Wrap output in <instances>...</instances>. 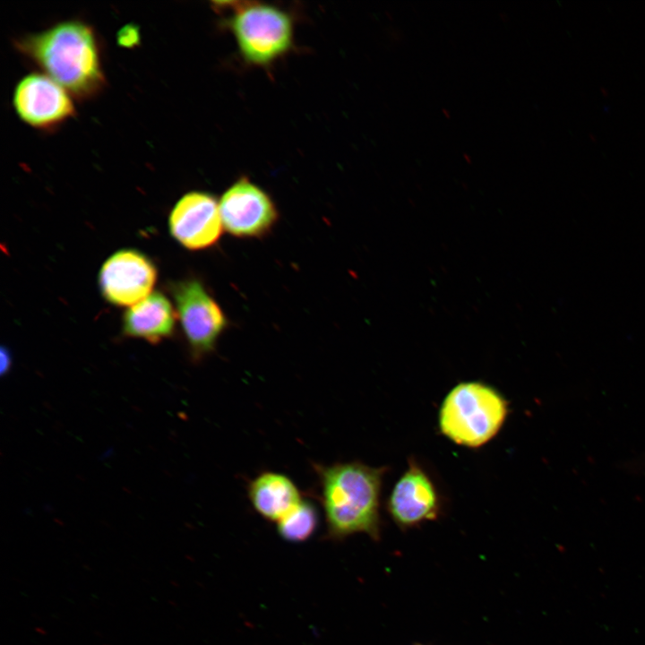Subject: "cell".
Returning <instances> with one entry per match:
<instances>
[{"instance_id": "6", "label": "cell", "mask_w": 645, "mask_h": 645, "mask_svg": "<svg viewBox=\"0 0 645 645\" xmlns=\"http://www.w3.org/2000/svg\"><path fill=\"white\" fill-rule=\"evenodd\" d=\"M219 206L224 229L236 237L264 236L279 219L270 195L244 176L223 193Z\"/></svg>"}, {"instance_id": "14", "label": "cell", "mask_w": 645, "mask_h": 645, "mask_svg": "<svg viewBox=\"0 0 645 645\" xmlns=\"http://www.w3.org/2000/svg\"><path fill=\"white\" fill-rule=\"evenodd\" d=\"M139 40L138 30L135 27L128 25L124 27L118 34V42L122 46L132 47Z\"/></svg>"}, {"instance_id": "1", "label": "cell", "mask_w": 645, "mask_h": 645, "mask_svg": "<svg viewBox=\"0 0 645 645\" xmlns=\"http://www.w3.org/2000/svg\"><path fill=\"white\" fill-rule=\"evenodd\" d=\"M16 49L72 96L91 99L106 86L100 43L80 20L63 21L15 40Z\"/></svg>"}, {"instance_id": "13", "label": "cell", "mask_w": 645, "mask_h": 645, "mask_svg": "<svg viewBox=\"0 0 645 645\" xmlns=\"http://www.w3.org/2000/svg\"><path fill=\"white\" fill-rule=\"evenodd\" d=\"M318 512L315 505L305 499L277 522L279 535L289 542L308 539L318 526Z\"/></svg>"}, {"instance_id": "9", "label": "cell", "mask_w": 645, "mask_h": 645, "mask_svg": "<svg viewBox=\"0 0 645 645\" xmlns=\"http://www.w3.org/2000/svg\"><path fill=\"white\" fill-rule=\"evenodd\" d=\"M168 225L174 238L194 251L214 245L224 229L219 202L201 191L189 192L176 202Z\"/></svg>"}, {"instance_id": "5", "label": "cell", "mask_w": 645, "mask_h": 645, "mask_svg": "<svg viewBox=\"0 0 645 645\" xmlns=\"http://www.w3.org/2000/svg\"><path fill=\"white\" fill-rule=\"evenodd\" d=\"M171 293L192 358L201 360L214 351L219 337L228 327L227 316L197 280L173 283Z\"/></svg>"}, {"instance_id": "7", "label": "cell", "mask_w": 645, "mask_h": 645, "mask_svg": "<svg viewBox=\"0 0 645 645\" xmlns=\"http://www.w3.org/2000/svg\"><path fill=\"white\" fill-rule=\"evenodd\" d=\"M71 94L43 73H31L16 84L13 103L20 119L30 126L50 131L75 115Z\"/></svg>"}, {"instance_id": "11", "label": "cell", "mask_w": 645, "mask_h": 645, "mask_svg": "<svg viewBox=\"0 0 645 645\" xmlns=\"http://www.w3.org/2000/svg\"><path fill=\"white\" fill-rule=\"evenodd\" d=\"M253 509L263 519L278 522L303 500L300 490L287 475L263 471L247 485Z\"/></svg>"}, {"instance_id": "3", "label": "cell", "mask_w": 645, "mask_h": 645, "mask_svg": "<svg viewBox=\"0 0 645 645\" xmlns=\"http://www.w3.org/2000/svg\"><path fill=\"white\" fill-rule=\"evenodd\" d=\"M507 415L508 401L499 391L482 382H463L443 400L438 426L454 443L477 448L497 434Z\"/></svg>"}, {"instance_id": "8", "label": "cell", "mask_w": 645, "mask_h": 645, "mask_svg": "<svg viewBox=\"0 0 645 645\" xmlns=\"http://www.w3.org/2000/svg\"><path fill=\"white\" fill-rule=\"evenodd\" d=\"M157 270L151 261L135 250H121L111 255L99 272L103 297L116 305H133L148 297L156 282Z\"/></svg>"}, {"instance_id": "10", "label": "cell", "mask_w": 645, "mask_h": 645, "mask_svg": "<svg viewBox=\"0 0 645 645\" xmlns=\"http://www.w3.org/2000/svg\"><path fill=\"white\" fill-rule=\"evenodd\" d=\"M388 512L402 529L437 519L442 510L438 490L428 473L414 460L394 485L387 502Z\"/></svg>"}, {"instance_id": "4", "label": "cell", "mask_w": 645, "mask_h": 645, "mask_svg": "<svg viewBox=\"0 0 645 645\" xmlns=\"http://www.w3.org/2000/svg\"><path fill=\"white\" fill-rule=\"evenodd\" d=\"M229 11L226 25L243 58L265 66L285 55L293 43V22L281 9L257 2H216Z\"/></svg>"}, {"instance_id": "15", "label": "cell", "mask_w": 645, "mask_h": 645, "mask_svg": "<svg viewBox=\"0 0 645 645\" xmlns=\"http://www.w3.org/2000/svg\"><path fill=\"white\" fill-rule=\"evenodd\" d=\"M8 349L2 348L1 349V374L4 375L10 370L12 359Z\"/></svg>"}, {"instance_id": "12", "label": "cell", "mask_w": 645, "mask_h": 645, "mask_svg": "<svg viewBox=\"0 0 645 645\" xmlns=\"http://www.w3.org/2000/svg\"><path fill=\"white\" fill-rule=\"evenodd\" d=\"M176 312L168 298L159 291L130 306L123 317V331L128 337L159 343L172 335Z\"/></svg>"}, {"instance_id": "2", "label": "cell", "mask_w": 645, "mask_h": 645, "mask_svg": "<svg viewBox=\"0 0 645 645\" xmlns=\"http://www.w3.org/2000/svg\"><path fill=\"white\" fill-rule=\"evenodd\" d=\"M327 537L340 540L363 533L380 538V495L386 467L361 461L314 464Z\"/></svg>"}]
</instances>
